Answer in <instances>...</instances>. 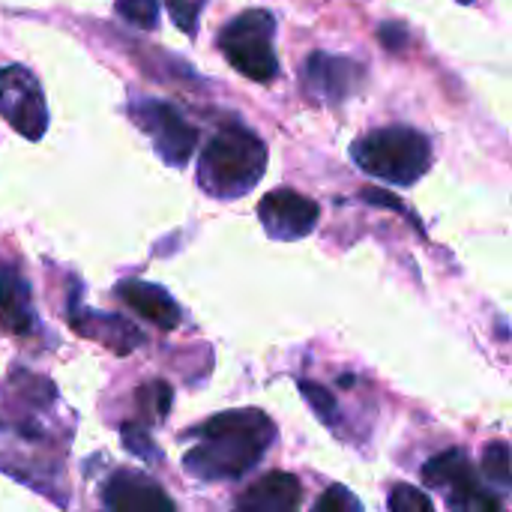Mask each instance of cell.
I'll list each match as a JSON object with an SVG mask.
<instances>
[{
	"mask_svg": "<svg viewBox=\"0 0 512 512\" xmlns=\"http://www.w3.org/2000/svg\"><path fill=\"white\" fill-rule=\"evenodd\" d=\"M102 504L108 512H177L165 489L138 471H117L102 489Z\"/></svg>",
	"mask_w": 512,
	"mask_h": 512,
	"instance_id": "obj_9",
	"label": "cell"
},
{
	"mask_svg": "<svg viewBox=\"0 0 512 512\" xmlns=\"http://www.w3.org/2000/svg\"><path fill=\"white\" fill-rule=\"evenodd\" d=\"M390 512H435V507H432V501H429V495L423 489L399 483L390 492Z\"/></svg>",
	"mask_w": 512,
	"mask_h": 512,
	"instance_id": "obj_16",
	"label": "cell"
},
{
	"mask_svg": "<svg viewBox=\"0 0 512 512\" xmlns=\"http://www.w3.org/2000/svg\"><path fill=\"white\" fill-rule=\"evenodd\" d=\"M261 225L276 240H300L318 222V204L294 189H276L258 204Z\"/></svg>",
	"mask_w": 512,
	"mask_h": 512,
	"instance_id": "obj_7",
	"label": "cell"
},
{
	"mask_svg": "<svg viewBox=\"0 0 512 512\" xmlns=\"http://www.w3.org/2000/svg\"><path fill=\"white\" fill-rule=\"evenodd\" d=\"M381 42H384L390 51H402V48L408 45V30H405L399 21H387V24L381 27Z\"/></svg>",
	"mask_w": 512,
	"mask_h": 512,
	"instance_id": "obj_22",
	"label": "cell"
},
{
	"mask_svg": "<svg viewBox=\"0 0 512 512\" xmlns=\"http://www.w3.org/2000/svg\"><path fill=\"white\" fill-rule=\"evenodd\" d=\"M201 444L186 453L183 465L198 480H237L261 462L276 426L264 411H225L201 426Z\"/></svg>",
	"mask_w": 512,
	"mask_h": 512,
	"instance_id": "obj_1",
	"label": "cell"
},
{
	"mask_svg": "<svg viewBox=\"0 0 512 512\" xmlns=\"http://www.w3.org/2000/svg\"><path fill=\"white\" fill-rule=\"evenodd\" d=\"M168 12L174 24L186 33H195V18H198V0H168Z\"/></svg>",
	"mask_w": 512,
	"mask_h": 512,
	"instance_id": "obj_21",
	"label": "cell"
},
{
	"mask_svg": "<svg viewBox=\"0 0 512 512\" xmlns=\"http://www.w3.org/2000/svg\"><path fill=\"white\" fill-rule=\"evenodd\" d=\"M120 432H123V447H126L132 456H138L141 462H156V459H159V450L153 447L150 435H147L141 426H132V423H126Z\"/></svg>",
	"mask_w": 512,
	"mask_h": 512,
	"instance_id": "obj_18",
	"label": "cell"
},
{
	"mask_svg": "<svg viewBox=\"0 0 512 512\" xmlns=\"http://www.w3.org/2000/svg\"><path fill=\"white\" fill-rule=\"evenodd\" d=\"M264 171H267L264 141L243 126H225L207 141L201 153L198 183L207 195L228 201L255 189Z\"/></svg>",
	"mask_w": 512,
	"mask_h": 512,
	"instance_id": "obj_2",
	"label": "cell"
},
{
	"mask_svg": "<svg viewBox=\"0 0 512 512\" xmlns=\"http://www.w3.org/2000/svg\"><path fill=\"white\" fill-rule=\"evenodd\" d=\"M459 3H471V0H459Z\"/></svg>",
	"mask_w": 512,
	"mask_h": 512,
	"instance_id": "obj_24",
	"label": "cell"
},
{
	"mask_svg": "<svg viewBox=\"0 0 512 512\" xmlns=\"http://www.w3.org/2000/svg\"><path fill=\"white\" fill-rule=\"evenodd\" d=\"M300 390H303V396H306V402L312 405V411L321 417V420H333L336 417V399H333V393H327L321 384H315V381H300Z\"/></svg>",
	"mask_w": 512,
	"mask_h": 512,
	"instance_id": "obj_20",
	"label": "cell"
},
{
	"mask_svg": "<svg viewBox=\"0 0 512 512\" xmlns=\"http://www.w3.org/2000/svg\"><path fill=\"white\" fill-rule=\"evenodd\" d=\"M117 12H120L129 24L150 30V27H156V21H159V0H117Z\"/></svg>",
	"mask_w": 512,
	"mask_h": 512,
	"instance_id": "obj_17",
	"label": "cell"
},
{
	"mask_svg": "<svg viewBox=\"0 0 512 512\" xmlns=\"http://www.w3.org/2000/svg\"><path fill=\"white\" fill-rule=\"evenodd\" d=\"M303 501L300 480L294 474L273 471L255 480L237 501V512H297Z\"/></svg>",
	"mask_w": 512,
	"mask_h": 512,
	"instance_id": "obj_10",
	"label": "cell"
},
{
	"mask_svg": "<svg viewBox=\"0 0 512 512\" xmlns=\"http://www.w3.org/2000/svg\"><path fill=\"white\" fill-rule=\"evenodd\" d=\"M132 117L153 138L156 153L168 165L180 168L189 162L198 144V132L192 123H186V117L174 105L159 102V99H141L138 105H132Z\"/></svg>",
	"mask_w": 512,
	"mask_h": 512,
	"instance_id": "obj_6",
	"label": "cell"
},
{
	"mask_svg": "<svg viewBox=\"0 0 512 512\" xmlns=\"http://www.w3.org/2000/svg\"><path fill=\"white\" fill-rule=\"evenodd\" d=\"M483 471L489 477L492 486H501V489H512V453L507 444H489L486 453H483Z\"/></svg>",
	"mask_w": 512,
	"mask_h": 512,
	"instance_id": "obj_15",
	"label": "cell"
},
{
	"mask_svg": "<svg viewBox=\"0 0 512 512\" xmlns=\"http://www.w3.org/2000/svg\"><path fill=\"white\" fill-rule=\"evenodd\" d=\"M147 393H150L153 402H156V414L165 417L168 408H171V387H168V384H153V387H147Z\"/></svg>",
	"mask_w": 512,
	"mask_h": 512,
	"instance_id": "obj_23",
	"label": "cell"
},
{
	"mask_svg": "<svg viewBox=\"0 0 512 512\" xmlns=\"http://www.w3.org/2000/svg\"><path fill=\"white\" fill-rule=\"evenodd\" d=\"M276 21L264 9H249L237 15L219 36L222 54L228 63L252 81H270L279 72V60L273 51Z\"/></svg>",
	"mask_w": 512,
	"mask_h": 512,
	"instance_id": "obj_4",
	"label": "cell"
},
{
	"mask_svg": "<svg viewBox=\"0 0 512 512\" xmlns=\"http://www.w3.org/2000/svg\"><path fill=\"white\" fill-rule=\"evenodd\" d=\"M312 512H363V507H360V501L345 486H330L318 498V504L312 507Z\"/></svg>",
	"mask_w": 512,
	"mask_h": 512,
	"instance_id": "obj_19",
	"label": "cell"
},
{
	"mask_svg": "<svg viewBox=\"0 0 512 512\" xmlns=\"http://www.w3.org/2000/svg\"><path fill=\"white\" fill-rule=\"evenodd\" d=\"M0 117L27 141H39L48 129L45 93L24 66L0 69Z\"/></svg>",
	"mask_w": 512,
	"mask_h": 512,
	"instance_id": "obj_5",
	"label": "cell"
},
{
	"mask_svg": "<svg viewBox=\"0 0 512 512\" xmlns=\"http://www.w3.org/2000/svg\"><path fill=\"white\" fill-rule=\"evenodd\" d=\"M0 318L6 330L24 336L36 327V312L30 303V288L15 267H0Z\"/></svg>",
	"mask_w": 512,
	"mask_h": 512,
	"instance_id": "obj_12",
	"label": "cell"
},
{
	"mask_svg": "<svg viewBox=\"0 0 512 512\" xmlns=\"http://www.w3.org/2000/svg\"><path fill=\"white\" fill-rule=\"evenodd\" d=\"M120 297L150 324L162 327V330H174L180 324V306L174 303V297L150 282H123L120 285Z\"/></svg>",
	"mask_w": 512,
	"mask_h": 512,
	"instance_id": "obj_11",
	"label": "cell"
},
{
	"mask_svg": "<svg viewBox=\"0 0 512 512\" xmlns=\"http://www.w3.org/2000/svg\"><path fill=\"white\" fill-rule=\"evenodd\" d=\"M450 512H504V507L498 504V498L492 492H486L477 477L459 483L450 489Z\"/></svg>",
	"mask_w": 512,
	"mask_h": 512,
	"instance_id": "obj_14",
	"label": "cell"
},
{
	"mask_svg": "<svg viewBox=\"0 0 512 512\" xmlns=\"http://www.w3.org/2000/svg\"><path fill=\"white\" fill-rule=\"evenodd\" d=\"M306 93L318 102L339 105L348 96L357 93L363 84V66L348 60V57H333V54H312L303 72Z\"/></svg>",
	"mask_w": 512,
	"mask_h": 512,
	"instance_id": "obj_8",
	"label": "cell"
},
{
	"mask_svg": "<svg viewBox=\"0 0 512 512\" xmlns=\"http://www.w3.org/2000/svg\"><path fill=\"white\" fill-rule=\"evenodd\" d=\"M471 477H474V468H471L468 456L459 453V450L441 453V456L429 459L426 468H423V480L429 486H438V489H453V486H459V483H465Z\"/></svg>",
	"mask_w": 512,
	"mask_h": 512,
	"instance_id": "obj_13",
	"label": "cell"
},
{
	"mask_svg": "<svg viewBox=\"0 0 512 512\" xmlns=\"http://www.w3.org/2000/svg\"><path fill=\"white\" fill-rule=\"evenodd\" d=\"M354 162L387 183L396 186H411L417 183L429 165H432V147L423 132L408 129V126H390V129H375L363 135L354 147Z\"/></svg>",
	"mask_w": 512,
	"mask_h": 512,
	"instance_id": "obj_3",
	"label": "cell"
}]
</instances>
